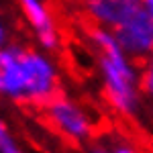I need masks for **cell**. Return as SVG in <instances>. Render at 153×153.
<instances>
[{
  "label": "cell",
  "mask_w": 153,
  "mask_h": 153,
  "mask_svg": "<svg viewBox=\"0 0 153 153\" xmlns=\"http://www.w3.org/2000/svg\"><path fill=\"white\" fill-rule=\"evenodd\" d=\"M88 41L96 53L98 76L108 108L120 118H135L143 108L141 63L120 47L112 29L92 27Z\"/></svg>",
  "instance_id": "cell-1"
},
{
  "label": "cell",
  "mask_w": 153,
  "mask_h": 153,
  "mask_svg": "<svg viewBox=\"0 0 153 153\" xmlns=\"http://www.w3.org/2000/svg\"><path fill=\"white\" fill-rule=\"evenodd\" d=\"M59 94V70L43 49L23 43L0 47V96L21 104L45 106Z\"/></svg>",
  "instance_id": "cell-2"
},
{
  "label": "cell",
  "mask_w": 153,
  "mask_h": 153,
  "mask_svg": "<svg viewBox=\"0 0 153 153\" xmlns=\"http://www.w3.org/2000/svg\"><path fill=\"white\" fill-rule=\"evenodd\" d=\"M45 112L51 127L74 143H86L94 135V120L80 102L70 96L57 94L45 104Z\"/></svg>",
  "instance_id": "cell-3"
},
{
  "label": "cell",
  "mask_w": 153,
  "mask_h": 153,
  "mask_svg": "<svg viewBox=\"0 0 153 153\" xmlns=\"http://www.w3.org/2000/svg\"><path fill=\"white\" fill-rule=\"evenodd\" d=\"M114 35L120 47L139 63L153 53V19L143 8L129 16L123 25H118Z\"/></svg>",
  "instance_id": "cell-4"
},
{
  "label": "cell",
  "mask_w": 153,
  "mask_h": 153,
  "mask_svg": "<svg viewBox=\"0 0 153 153\" xmlns=\"http://www.w3.org/2000/svg\"><path fill=\"white\" fill-rule=\"evenodd\" d=\"M19 6L23 10L25 21L35 33L39 47L47 53L57 51L61 45V37H59L57 25H55V19L49 10L47 2L45 0H19Z\"/></svg>",
  "instance_id": "cell-5"
},
{
  "label": "cell",
  "mask_w": 153,
  "mask_h": 153,
  "mask_svg": "<svg viewBox=\"0 0 153 153\" xmlns=\"http://www.w3.org/2000/svg\"><path fill=\"white\" fill-rule=\"evenodd\" d=\"M80 4L92 25L112 31L141 8V0H80Z\"/></svg>",
  "instance_id": "cell-6"
},
{
  "label": "cell",
  "mask_w": 153,
  "mask_h": 153,
  "mask_svg": "<svg viewBox=\"0 0 153 153\" xmlns=\"http://www.w3.org/2000/svg\"><path fill=\"white\" fill-rule=\"evenodd\" d=\"M141 92L145 102L153 106V53L141 61Z\"/></svg>",
  "instance_id": "cell-7"
},
{
  "label": "cell",
  "mask_w": 153,
  "mask_h": 153,
  "mask_svg": "<svg viewBox=\"0 0 153 153\" xmlns=\"http://www.w3.org/2000/svg\"><path fill=\"white\" fill-rule=\"evenodd\" d=\"M110 149H112V153H145L135 143L127 141V139H118V141L110 143Z\"/></svg>",
  "instance_id": "cell-8"
},
{
  "label": "cell",
  "mask_w": 153,
  "mask_h": 153,
  "mask_svg": "<svg viewBox=\"0 0 153 153\" xmlns=\"http://www.w3.org/2000/svg\"><path fill=\"white\" fill-rule=\"evenodd\" d=\"M0 153H27V151L21 147V143L10 135V137H6L4 141L0 143Z\"/></svg>",
  "instance_id": "cell-9"
},
{
  "label": "cell",
  "mask_w": 153,
  "mask_h": 153,
  "mask_svg": "<svg viewBox=\"0 0 153 153\" xmlns=\"http://www.w3.org/2000/svg\"><path fill=\"white\" fill-rule=\"evenodd\" d=\"M88 153H112V149H110L108 143H92Z\"/></svg>",
  "instance_id": "cell-10"
},
{
  "label": "cell",
  "mask_w": 153,
  "mask_h": 153,
  "mask_svg": "<svg viewBox=\"0 0 153 153\" xmlns=\"http://www.w3.org/2000/svg\"><path fill=\"white\" fill-rule=\"evenodd\" d=\"M8 43V31H6V25H4V21L0 19V47H4Z\"/></svg>",
  "instance_id": "cell-11"
},
{
  "label": "cell",
  "mask_w": 153,
  "mask_h": 153,
  "mask_svg": "<svg viewBox=\"0 0 153 153\" xmlns=\"http://www.w3.org/2000/svg\"><path fill=\"white\" fill-rule=\"evenodd\" d=\"M6 137H10V131H8L6 123H4V120H2V117H0V143L4 141Z\"/></svg>",
  "instance_id": "cell-12"
},
{
  "label": "cell",
  "mask_w": 153,
  "mask_h": 153,
  "mask_svg": "<svg viewBox=\"0 0 153 153\" xmlns=\"http://www.w3.org/2000/svg\"><path fill=\"white\" fill-rule=\"evenodd\" d=\"M141 8L153 19V0H141Z\"/></svg>",
  "instance_id": "cell-13"
}]
</instances>
